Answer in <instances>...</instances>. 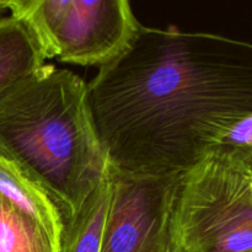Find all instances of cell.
<instances>
[{"mask_svg": "<svg viewBox=\"0 0 252 252\" xmlns=\"http://www.w3.org/2000/svg\"><path fill=\"white\" fill-rule=\"evenodd\" d=\"M0 252H61L33 219L0 196Z\"/></svg>", "mask_w": 252, "mask_h": 252, "instance_id": "9c48e42d", "label": "cell"}, {"mask_svg": "<svg viewBox=\"0 0 252 252\" xmlns=\"http://www.w3.org/2000/svg\"><path fill=\"white\" fill-rule=\"evenodd\" d=\"M88 95L108 166L182 175L252 116V43L142 25Z\"/></svg>", "mask_w": 252, "mask_h": 252, "instance_id": "6da1fadb", "label": "cell"}, {"mask_svg": "<svg viewBox=\"0 0 252 252\" xmlns=\"http://www.w3.org/2000/svg\"><path fill=\"white\" fill-rule=\"evenodd\" d=\"M250 187H251V193H252V172H251V179H250Z\"/></svg>", "mask_w": 252, "mask_h": 252, "instance_id": "4fadbf2b", "label": "cell"}, {"mask_svg": "<svg viewBox=\"0 0 252 252\" xmlns=\"http://www.w3.org/2000/svg\"><path fill=\"white\" fill-rule=\"evenodd\" d=\"M46 64L36 39L17 17H0V95Z\"/></svg>", "mask_w": 252, "mask_h": 252, "instance_id": "52a82bcc", "label": "cell"}, {"mask_svg": "<svg viewBox=\"0 0 252 252\" xmlns=\"http://www.w3.org/2000/svg\"><path fill=\"white\" fill-rule=\"evenodd\" d=\"M250 179L240 155L224 149L185 172L172 208L174 252H252Z\"/></svg>", "mask_w": 252, "mask_h": 252, "instance_id": "3957f363", "label": "cell"}, {"mask_svg": "<svg viewBox=\"0 0 252 252\" xmlns=\"http://www.w3.org/2000/svg\"><path fill=\"white\" fill-rule=\"evenodd\" d=\"M235 154H236V153H235ZM240 157H241V159L244 160V162H245L246 166H248V169L252 172V150H251V152H249L248 154L240 155Z\"/></svg>", "mask_w": 252, "mask_h": 252, "instance_id": "8fae6325", "label": "cell"}, {"mask_svg": "<svg viewBox=\"0 0 252 252\" xmlns=\"http://www.w3.org/2000/svg\"><path fill=\"white\" fill-rule=\"evenodd\" d=\"M7 9L26 25L44 58L74 65H107L142 27L127 0H14Z\"/></svg>", "mask_w": 252, "mask_h": 252, "instance_id": "277c9868", "label": "cell"}, {"mask_svg": "<svg viewBox=\"0 0 252 252\" xmlns=\"http://www.w3.org/2000/svg\"><path fill=\"white\" fill-rule=\"evenodd\" d=\"M107 171L111 194L100 252H174L171 216L184 174L133 175L111 166Z\"/></svg>", "mask_w": 252, "mask_h": 252, "instance_id": "5b68a950", "label": "cell"}, {"mask_svg": "<svg viewBox=\"0 0 252 252\" xmlns=\"http://www.w3.org/2000/svg\"><path fill=\"white\" fill-rule=\"evenodd\" d=\"M7 4H9V1H0V10L7 9Z\"/></svg>", "mask_w": 252, "mask_h": 252, "instance_id": "7c38bea8", "label": "cell"}, {"mask_svg": "<svg viewBox=\"0 0 252 252\" xmlns=\"http://www.w3.org/2000/svg\"><path fill=\"white\" fill-rule=\"evenodd\" d=\"M0 196L33 219L61 248L65 223L49 194L20 165L0 154Z\"/></svg>", "mask_w": 252, "mask_h": 252, "instance_id": "8992f818", "label": "cell"}, {"mask_svg": "<svg viewBox=\"0 0 252 252\" xmlns=\"http://www.w3.org/2000/svg\"><path fill=\"white\" fill-rule=\"evenodd\" d=\"M0 154L43 187L66 225L107 174L88 84L44 64L1 94Z\"/></svg>", "mask_w": 252, "mask_h": 252, "instance_id": "7a4b0ae2", "label": "cell"}, {"mask_svg": "<svg viewBox=\"0 0 252 252\" xmlns=\"http://www.w3.org/2000/svg\"><path fill=\"white\" fill-rule=\"evenodd\" d=\"M217 149L229 150L239 155H245L252 150V116L236 123L223 138Z\"/></svg>", "mask_w": 252, "mask_h": 252, "instance_id": "30bf717a", "label": "cell"}, {"mask_svg": "<svg viewBox=\"0 0 252 252\" xmlns=\"http://www.w3.org/2000/svg\"><path fill=\"white\" fill-rule=\"evenodd\" d=\"M110 194L111 184L107 171L105 179L80 211L66 223L61 252H100Z\"/></svg>", "mask_w": 252, "mask_h": 252, "instance_id": "ba28073f", "label": "cell"}]
</instances>
